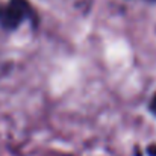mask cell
I'll return each instance as SVG.
<instances>
[{
  "instance_id": "cell-1",
  "label": "cell",
  "mask_w": 156,
  "mask_h": 156,
  "mask_svg": "<svg viewBox=\"0 0 156 156\" xmlns=\"http://www.w3.org/2000/svg\"><path fill=\"white\" fill-rule=\"evenodd\" d=\"M30 15L27 0H8L0 5V26L3 29H17Z\"/></svg>"
},
{
  "instance_id": "cell-2",
  "label": "cell",
  "mask_w": 156,
  "mask_h": 156,
  "mask_svg": "<svg viewBox=\"0 0 156 156\" xmlns=\"http://www.w3.org/2000/svg\"><path fill=\"white\" fill-rule=\"evenodd\" d=\"M149 111L152 112V115L156 118V93L152 96V99H150V102H149Z\"/></svg>"
},
{
  "instance_id": "cell-3",
  "label": "cell",
  "mask_w": 156,
  "mask_h": 156,
  "mask_svg": "<svg viewBox=\"0 0 156 156\" xmlns=\"http://www.w3.org/2000/svg\"><path fill=\"white\" fill-rule=\"evenodd\" d=\"M147 153H149V156H156V144L147 147Z\"/></svg>"
},
{
  "instance_id": "cell-4",
  "label": "cell",
  "mask_w": 156,
  "mask_h": 156,
  "mask_svg": "<svg viewBox=\"0 0 156 156\" xmlns=\"http://www.w3.org/2000/svg\"><path fill=\"white\" fill-rule=\"evenodd\" d=\"M152 2H156V0H152Z\"/></svg>"
}]
</instances>
